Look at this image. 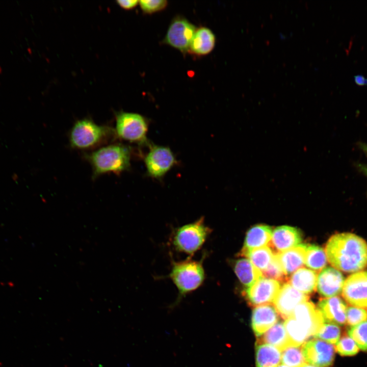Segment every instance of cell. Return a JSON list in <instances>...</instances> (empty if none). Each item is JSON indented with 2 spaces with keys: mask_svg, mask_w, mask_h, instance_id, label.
Returning a JSON list of instances; mask_svg holds the SVG:
<instances>
[{
  "mask_svg": "<svg viewBox=\"0 0 367 367\" xmlns=\"http://www.w3.org/2000/svg\"><path fill=\"white\" fill-rule=\"evenodd\" d=\"M327 260L336 269L355 273L367 267V243L362 238L349 232L335 234L325 246Z\"/></svg>",
  "mask_w": 367,
  "mask_h": 367,
  "instance_id": "6da1fadb",
  "label": "cell"
},
{
  "mask_svg": "<svg viewBox=\"0 0 367 367\" xmlns=\"http://www.w3.org/2000/svg\"><path fill=\"white\" fill-rule=\"evenodd\" d=\"M131 149L121 143L110 144L99 148L86 155L92 169L93 178L102 174H119L128 170L130 166Z\"/></svg>",
  "mask_w": 367,
  "mask_h": 367,
  "instance_id": "7a4b0ae2",
  "label": "cell"
},
{
  "mask_svg": "<svg viewBox=\"0 0 367 367\" xmlns=\"http://www.w3.org/2000/svg\"><path fill=\"white\" fill-rule=\"evenodd\" d=\"M205 255L200 260L189 257L185 260H172L171 271L166 278L171 280L183 296L198 289L204 282L205 273L203 265Z\"/></svg>",
  "mask_w": 367,
  "mask_h": 367,
  "instance_id": "3957f363",
  "label": "cell"
},
{
  "mask_svg": "<svg viewBox=\"0 0 367 367\" xmlns=\"http://www.w3.org/2000/svg\"><path fill=\"white\" fill-rule=\"evenodd\" d=\"M113 136L115 135L111 127L98 125L86 118L79 120L73 124L69 132V141L72 148L86 150L101 145Z\"/></svg>",
  "mask_w": 367,
  "mask_h": 367,
  "instance_id": "277c9868",
  "label": "cell"
},
{
  "mask_svg": "<svg viewBox=\"0 0 367 367\" xmlns=\"http://www.w3.org/2000/svg\"><path fill=\"white\" fill-rule=\"evenodd\" d=\"M212 231L202 217L194 222L176 228L171 234L170 242L175 250L191 257L201 248Z\"/></svg>",
  "mask_w": 367,
  "mask_h": 367,
  "instance_id": "5b68a950",
  "label": "cell"
},
{
  "mask_svg": "<svg viewBox=\"0 0 367 367\" xmlns=\"http://www.w3.org/2000/svg\"><path fill=\"white\" fill-rule=\"evenodd\" d=\"M115 137L124 141L142 143L146 140L148 123L142 115L130 112L116 114Z\"/></svg>",
  "mask_w": 367,
  "mask_h": 367,
  "instance_id": "8992f818",
  "label": "cell"
},
{
  "mask_svg": "<svg viewBox=\"0 0 367 367\" xmlns=\"http://www.w3.org/2000/svg\"><path fill=\"white\" fill-rule=\"evenodd\" d=\"M196 29V27L185 17L176 16L171 21L163 43L185 54L189 51Z\"/></svg>",
  "mask_w": 367,
  "mask_h": 367,
  "instance_id": "52a82bcc",
  "label": "cell"
},
{
  "mask_svg": "<svg viewBox=\"0 0 367 367\" xmlns=\"http://www.w3.org/2000/svg\"><path fill=\"white\" fill-rule=\"evenodd\" d=\"M278 281L262 277L242 292L245 299L252 306H259L273 302L280 289Z\"/></svg>",
  "mask_w": 367,
  "mask_h": 367,
  "instance_id": "ba28073f",
  "label": "cell"
},
{
  "mask_svg": "<svg viewBox=\"0 0 367 367\" xmlns=\"http://www.w3.org/2000/svg\"><path fill=\"white\" fill-rule=\"evenodd\" d=\"M342 296L350 305L367 307V271H360L349 275L345 280Z\"/></svg>",
  "mask_w": 367,
  "mask_h": 367,
  "instance_id": "9c48e42d",
  "label": "cell"
},
{
  "mask_svg": "<svg viewBox=\"0 0 367 367\" xmlns=\"http://www.w3.org/2000/svg\"><path fill=\"white\" fill-rule=\"evenodd\" d=\"M305 362L318 367H329L334 358L333 346L322 340L314 338L306 342L301 347Z\"/></svg>",
  "mask_w": 367,
  "mask_h": 367,
  "instance_id": "30bf717a",
  "label": "cell"
},
{
  "mask_svg": "<svg viewBox=\"0 0 367 367\" xmlns=\"http://www.w3.org/2000/svg\"><path fill=\"white\" fill-rule=\"evenodd\" d=\"M144 161L147 174L154 178L164 176L176 162L169 148L156 145L150 148Z\"/></svg>",
  "mask_w": 367,
  "mask_h": 367,
  "instance_id": "8fae6325",
  "label": "cell"
},
{
  "mask_svg": "<svg viewBox=\"0 0 367 367\" xmlns=\"http://www.w3.org/2000/svg\"><path fill=\"white\" fill-rule=\"evenodd\" d=\"M291 316L310 336H314L325 322L321 311L311 302L305 301L298 304Z\"/></svg>",
  "mask_w": 367,
  "mask_h": 367,
  "instance_id": "7c38bea8",
  "label": "cell"
},
{
  "mask_svg": "<svg viewBox=\"0 0 367 367\" xmlns=\"http://www.w3.org/2000/svg\"><path fill=\"white\" fill-rule=\"evenodd\" d=\"M309 296L294 289L288 282L283 284L273 303L276 311L284 319L291 316L296 307L307 301Z\"/></svg>",
  "mask_w": 367,
  "mask_h": 367,
  "instance_id": "4fadbf2b",
  "label": "cell"
},
{
  "mask_svg": "<svg viewBox=\"0 0 367 367\" xmlns=\"http://www.w3.org/2000/svg\"><path fill=\"white\" fill-rule=\"evenodd\" d=\"M345 280L339 270L331 267H325L317 277L318 292L326 298L336 296L342 292Z\"/></svg>",
  "mask_w": 367,
  "mask_h": 367,
  "instance_id": "5bb4252c",
  "label": "cell"
},
{
  "mask_svg": "<svg viewBox=\"0 0 367 367\" xmlns=\"http://www.w3.org/2000/svg\"><path fill=\"white\" fill-rule=\"evenodd\" d=\"M301 232L296 228L289 226H280L272 232L270 247L274 253H278L292 248L301 243Z\"/></svg>",
  "mask_w": 367,
  "mask_h": 367,
  "instance_id": "9a60e30c",
  "label": "cell"
},
{
  "mask_svg": "<svg viewBox=\"0 0 367 367\" xmlns=\"http://www.w3.org/2000/svg\"><path fill=\"white\" fill-rule=\"evenodd\" d=\"M317 307L325 322L340 325L346 322L347 305L340 298L335 296L322 299Z\"/></svg>",
  "mask_w": 367,
  "mask_h": 367,
  "instance_id": "2e32d148",
  "label": "cell"
},
{
  "mask_svg": "<svg viewBox=\"0 0 367 367\" xmlns=\"http://www.w3.org/2000/svg\"><path fill=\"white\" fill-rule=\"evenodd\" d=\"M278 320V313L274 305L267 304L256 306L252 312V327L257 337L261 336L274 325Z\"/></svg>",
  "mask_w": 367,
  "mask_h": 367,
  "instance_id": "e0dca14e",
  "label": "cell"
},
{
  "mask_svg": "<svg viewBox=\"0 0 367 367\" xmlns=\"http://www.w3.org/2000/svg\"><path fill=\"white\" fill-rule=\"evenodd\" d=\"M307 245L300 244L285 251L276 254L286 275L292 274L305 264Z\"/></svg>",
  "mask_w": 367,
  "mask_h": 367,
  "instance_id": "ac0fdd59",
  "label": "cell"
},
{
  "mask_svg": "<svg viewBox=\"0 0 367 367\" xmlns=\"http://www.w3.org/2000/svg\"><path fill=\"white\" fill-rule=\"evenodd\" d=\"M216 37L212 31L205 27L196 29L191 41L189 52L197 56H205L213 50Z\"/></svg>",
  "mask_w": 367,
  "mask_h": 367,
  "instance_id": "d6986e66",
  "label": "cell"
},
{
  "mask_svg": "<svg viewBox=\"0 0 367 367\" xmlns=\"http://www.w3.org/2000/svg\"><path fill=\"white\" fill-rule=\"evenodd\" d=\"M272 235L271 228L265 225H256L250 228L246 234L241 251L255 249L267 246Z\"/></svg>",
  "mask_w": 367,
  "mask_h": 367,
  "instance_id": "ffe728a7",
  "label": "cell"
},
{
  "mask_svg": "<svg viewBox=\"0 0 367 367\" xmlns=\"http://www.w3.org/2000/svg\"><path fill=\"white\" fill-rule=\"evenodd\" d=\"M317 274L314 271L300 268L288 278L287 282L297 291L308 295L317 287Z\"/></svg>",
  "mask_w": 367,
  "mask_h": 367,
  "instance_id": "44dd1931",
  "label": "cell"
},
{
  "mask_svg": "<svg viewBox=\"0 0 367 367\" xmlns=\"http://www.w3.org/2000/svg\"><path fill=\"white\" fill-rule=\"evenodd\" d=\"M232 267L240 281L246 287L264 277L262 272L247 258H241L234 260Z\"/></svg>",
  "mask_w": 367,
  "mask_h": 367,
  "instance_id": "7402d4cb",
  "label": "cell"
},
{
  "mask_svg": "<svg viewBox=\"0 0 367 367\" xmlns=\"http://www.w3.org/2000/svg\"><path fill=\"white\" fill-rule=\"evenodd\" d=\"M258 338L257 345L268 344L275 347L281 352L291 346L284 323H276Z\"/></svg>",
  "mask_w": 367,
  "mask_h": 367,
  "instance_id": "603a6c76",
  "label": "cell"
},
{
  "mask_svg": "<svg viewBox=\"0 0 367 367\" xmlns=\"http://www.w3.org/2000/svg\"><path fill=\"white\" fill-rule=\"evenodd\" d=\"M281 361V351L268 344H258L256 347V367H278Z\"/></svg>",
  "mask_w": 367,
  "mask_h": 367,
  "instance_id": "cb8c5ba5",
  "label": "cell"
},
{
  "mask_svg": "<svg viewBox=\"0 0 367 367\" xmlns=\"http://www.w3.org/2000/svg\"><path fill=\"white\" fill-rule=\"evenodd\" d=\"M239 255L248 259L262 272L270 264L274 253L269 246H265L245 251H240Z\"/></svg>",
  "mask_w": 367,
  "mask_h": 367,
  "instance_id": "d4e9b609",
  "label": "cell"
},
{
  "mask_svg": "<svg viewBox=\"0 0 367 367\" xmlns=\"http://www.w3.org/2000/svg\"><path fill=\"white\" fill-rule=\"evenodd\" d=\"M284 325L291 346H302L310 337L292 316L285 319Z\"/></svg>",
  "mask_w": 367,
  "mask_h": 367,
  "instance_id": "484cf974",
  "label": "cell"
},
{
  "mask_svg": "<svg viewBox=\"0 0 367 367\" xmlns=\"http://www.w3.org/2000/svg\"><path fill=\"white\" fill-rule=\"evenodd\" d=\"M327 258L325 250L315 245H307L305 261L306 266L314 271H320L327 264Z\"/></svg>",
  "mask_w": 367,
  "mask_h": 367,
  "instance_id": "4316f807",
  "label": "cell"
},
{
  "mask_svg": "<svg viewBox=\"0 0 367 367\" xmlns=\"http://www.w3.org/2000/svg\"><path fill=\"white\" fill-rule=\"evenodd\" d=\"M281 352L282 364L289 367H302L305 363L300 346H290Z\"/></svg>",
  "mask_w": 367,
  "mask_h": 367,
  "instance_id": "83f0119b",
  "label": "cell"
},
{
  "mask_svg": "<svg viewBox=\"0 0 367 367\" xmlns=\"http://www.w3.org/2000/svg\"><path fill=\"white\" fill-rule=\"evenodd\" d=\"M340 330L337 324L325 322L313 336L331 344H336L339 339Z\"/></svg>",
  "mask_w": 367,
  "mask_h": 367,
  "instance_id": "f1b7e54d",
  "label": "cell"
},
{
  "mask_svg": "<svg viewBox=\"0 0 367 367\" xmlns=\"http://www.w3.org/2000/svg\"><path fill=\"white\" fill-rule=\"evenodd\" d=\"M264 277L272 279L280 283L287 282L288 277L284 273L279 261L276 254L274 253L273 258L268 267L262 272Z\"/></svg>",
  "mask_w": 367,
  "mask_h": 367,
  "instance_id": "f546056e",
  "label": "cell"
},
{
  "mask_svg": "<svg viewBox=\"0 0 367 367\" xmlns=\"http://www.w3.org/2000/svg\"><path fill=\"white\" fill-rule=\"evenodd\" d=\"M348 333L358 348L367 351V321L351 327Z\"/></svg>",
  "mask_w": 367,
  "mask_h": 367,
  "instance_id": "4dcf8cb0",
  "label": "cell"
},
{
  "mask_svg": "<svg viewBox=\"0 0 367 367\" xmlns=\"http://www.w3.org/2000/svg\"><path fill=\"white\" fill-rule=\"evenodd\" d=\"M335 344V350L340 355L352 356L359 351L355 342L349 336L343 337Z\"/></svg>",
  "mask_w": 367,
  "mask_h": 367,
  "instance_id": "1f68e13d",
  "label": "cell"
},
{
  "mask_svg": "<svg viewBox=\"0 0 367 367\" xmlns=\"http://www.w3.org/2000/svg\"><path fill=\"white\" fill-rule=\"evenodd\" d=\"M367 319V311L365 309L355 306L347 308L346 313V322L350 326L360 324Z\"/></svg>",
  "mask_w": 367,
  "mask_h": 367,
  "instance_id": "d6a6232c",
  "label": "cell"
},
{
  "mask_svg": "<svg viewBox=\"0 0 367 367\" xmlns=\"http://www.w3.org/2000/svg\"><path fill=\"white\" fill-rule=\"evenodd\" d=\"M139 3L144 12L152 14L164 9L168 2L166 0H142Z\"/></svg>",
  "mask_w": 367,
  "mask_h": 367,
  "instance_id": "836d02e7",
  "label": "cell"
},
{
  "mask_svg": "<svg viewBox=\"0 0 367 367\" xmlns=\"http://www.w3.org/2000/svg\"><path fill=\"white\" fill-rule=\"evenodd\" d=\"M139 1L137 0H128V1H118L117 3L120 6L125 9H131L138 4Z\"/></svg>",
  "mask_w": 367,
  "mask_h": 367,
  "instance_id": "e575fe53",
  "label": "cell"
},
{
  "mask_svg": "<svg viewBox=\"0 0 367 367\" xmlns=\"http://www.w3.org/2000/svg\"><path fill=\"white\" fill-rule=\"evenodd\" d=\"M354 80L356 84L359 86L367 85V78L361 74H357L354 76Z\"/></svg>",
  "mask_w": 367,
  "mask_h": 367,
  "instance_id": "d590c367",
  "label": "cell"
},
{
  "mask_svg": "<svg viewBox=\"0 0 367 367\" xmlns=\"http://www.w3.org/2000/svg\"><path fill=\"white\" fill-rule=\"evenodd\" d=\"M358 167L367 176V164H359Z\"/></svg>",
  "mask_w": 367,
  "mask_h": 367,
  "instance_id": "8d00e7d4",
  "label": "cell"
},
{
  "mask_svg": "<svg viewBox=\"0 0 367 367\" xmlns=\"http://www.w3.org/2000/svg\"><path fill=\"white\" fill-rule=\"evenodd\" d=\"M360 147L367 153V144H361Z\"/></svg>",
  "mask_w": 367,
  "mask_h": 367,
  "instance_id": "74e56055",
  "label": "cell"
},
{
  "mask_svg": "<svg viewBox=\"0 0 367 367\" xmlns=\"http://www.w3.org/2000/svg\"><path fill=\"white\" fill-rule=\"evenodd\" d=\"M302 367H318L314 365H310L307 363H305Z\"/></svg>",
  "mask_w": 367,
  "mask_h": 367,
  "instance_id": "f35d334b",
  "label": "cell"
},
{
  "mask_svg": "<svg viewBox=\"0 0 367 367\" xmlns=\"http://www.w3.org/2000/svg\"><path fill=\"white\" fill-rule=\"evenodd\" d=\"M278 367H289V366H286V365H284V364H280V365H279Z\"/></svg>",
  "mask_w": 367,
  "mask_h": 367,
  "instance_id": "ab89813d",
  "label": "cell"
}]
</instances>
